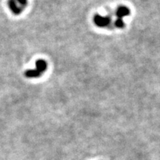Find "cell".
<instances>
[{"label":"cell","instance_id":"cell-1","mask_svg":"<svg viewBox=\"0 0 160 160\" xmlns=\"http://www.w3.org/2000/svg\"><path fill=\"white\" fill-rule=\"evenodd\" d=\"M48 68V64L45 60L38 59L36 62L35 68L27 70L25 72V76L28 78L35 79V78H40L42 74L45 72Z\"/></svg>","mask_w":160,"mask_h":160},{"label":"cell","instance_id":"cell-2","mask_svg":"<svg viewBox=\"0 0 160 160\" xmlns=\"http://www.w3.org/2000/svg\"><path fill=\"white\" fill-rule=\"evenodd\" d=\"M27 2H28L27 0H10L9 1V8H10L12 13L16 14V15H19L25 8Z\"/></svg>","mask_w":160,"mask_h":160},{"label":"cell","instance_id":"cell-3","mask_svg":"<svg viewBox=\"0 0 160 160\" xmlns=\"http://www.w3.org/2000/svg\"><path fill=\"white\" fill-rule=\"evenodd\" d=\"M93 23L96 26L99 28H106L111 24V17L108 16H102L99 14H96L93 19Z\"/></svg>","mask_w":160,"mask_h":160},{"label":"cell","instance_id":"cell-4","mask_svg":"<svg viewBox=\"0 0 160 160\" xmlns=\"http://www.w3.org/2000/svg\"><path fill=\"white\" fill-rule=\"evenodd\" d=\"M131 14V10L128 7L124 6V5H121L118 7L116 11V15L117 19H123L124 17H128Z\"/></svg>","mask_w":160,"mask_h":160},{"label":"cell","instance_id":"cell-5","mask_svg":"<svg viewBox=\"0 0 160 160\" xmlns=\"http://www.w3.org/2000/svg\"><path fill=\"white\" fill-rule=\"evenodd\" d=\"M114 25L115 27H116L117 28H123L125 26V24H124L123 19H116V20L114 22Z\"/></svg>","mask_w":160,"mask_h":160}]
</instances>
